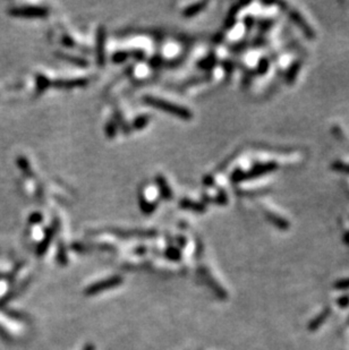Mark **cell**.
I'll use <instances>...</instances> for the list:
<instances>
[{
    "label": "cell",
    "mask_w": 349,
    "mask_h": 350,
    "mask_svg": "<svg viewBox=\"0 0 349 350\" xmlns=\"http://www.w3.org/2000/svg\"><path fill=\"white\" fill-rule=\"evenodd\" d=\"M0 337H2L5 340H10L11 339V337L9 336V333L7 332L5 329L1 328V326H0Z\"/></svg>",
    "instance_id": "10"
},
{
    "label": "cell",
    "mask_w": 349,
    "mask_h": 350,
    "mask_svg": "<svg viewBox=\"0 0 349 350\" xmlns=\"http://www.w3.org/2000/svg\"><path fill=\"white\" fill-rule=\"evenodd\" d=\"M202 6H204V3H197V5H195V6L189 7L188 10L185 13V15H193V14H195L196 11L200 10V8H201V7H202Z\"/></svg>",
    "instance_id": "7"
},
{
    "label": "cell",
    "mask_w": 349,
    "mask_h": 350,
    "mask_svg": "<svg viewBox=\"0 0 349 350\" xmlns=\"http://www.w3.org/2000/svg\"><path fill=\"white\" fill-rule=\"evenodd\" d=\"M52 236H53V230H52V229H49L48 232H46L45 237H44V239L42 240L40 245H39V247H38V250H37V255L42 256V255L44 254L45 251L48 250L50 242H51Z\"/></svg>",
    "instance_id": "4"
},
{
    "label": "cell",
    "mask_w": 349,
    "mask_h": 350,
    "mask_svg": "<svg viewBox=\"0 0 349 350\" xmlns=\"http://www.w3.org/2000/svg\"><path fill=\"white\" fill-rule=\"evenodd\" d=\"M83 350H95V346L92 345V344H87V346H85Z\"/></svg>",
    "instance_id": "11"
},
{
    "label": "cell",
    "mask_w": 349,
    "mask_h": 350,
    "mask_svg": "<svg viewBox=\"0 0 349 350\" xmlns=\"http://www.w3.org/2000/svg\"><path fill=\"white\" fill-rule=\"evenodd\" d=\"M8 13L16 17H44L48 14V10L41 7L23 6V7H13L8 10Z\"/></svg>",
    "instance_id": "3"
},
{
    "label": "cell",
    "mask_w": 349,
    "mask_h": 350,
    "mask_svg": "<svg viewBox=\"0 0 349 350\" xmlns=\"http://www.w3.org/2000/svg\"><path fill=\"white\" fill-rule=\"evenodd\" d=\"M1 309H2V312L7 315V316H8L9 318H11V320L21 321V322L26 321V316H24V315H23L22 313L17 312V310L6 308V307H1Z\"/></svg>",
    "instance_id": "5"
},
{
    "label": "cell",
    "mask_w": 349,
    "mask_h": 350,
    "mask_svg": "<svg viewBox=\"0 0 349 350\" xmlns=\"http://www.w3.org/2000/svg\"><path fill=\"white\" fill-rule=\"evenodd\" d=\"M87 83V80H72V81H65V82H59L57 83L58 87H64V88H73V87H82Z\"/></svg>",
    "instance_id": "6"
},
{
    "label": "cell",
    "mask_w": 349,
    "mask_h": 350,
    "mask_svg": "<svg viewBox=\"0 0 349 350\" xmlns=\"http://www.w3.org/2000/svg\"><path fill=\"white\" fill-rule=\"evenodd\" d=\"M42 221V216L39 215V213H33L32 216L30 217V222L31 223H39Z\"/></svg>",
    "instance_id": "8"
},
{
    "label": "cell",
    "mask_w": 349,
    "mask_h": 350,
    "mask_svg": "<svg viewBox=\"0 0 349 350\" xmlns=\"http://www.w3.org/2000/svg\"><path fill=\"white\" fill-rule=\"evenodd\" d=\"M45 82H48V81H45L44 77H42V76L37 77V84H38V88H40V90H42V88H44L46 85Z\"/></svg>",
    "instance_id": "9"
},
{
    "label": "cell",
    "mask_w": 349,
    "mask_h": 350,
    "mask_svg": "<svg viewBox=\"0 0 349 350\" xmlns=\"http://www.w3.org/2000/svg\"><path fill=\"white\" fill-rule=\"evenodd\" d=\"M122 283H123V278L118 277V275H115V277L108 278L106 280H102V281L93 283V285L87 288L85 294L88 295V296H92V295L103 293V291H106L108 289L117 287L119 285H122Z\"/></svg>",
    "instance_id": "2"
},
{
    "label": "cell",
    "mask_w": 349,
    "mask_h": 350,
    "mask_svg": "<svg viewBox=\"0 0 349 350\" xmlns=\"http://www.w3.org/2000/svg\"><path fill=\"white\" fill-rule=\"evenodd\" d=\"M145 102L149 103L150 106L160 109L162 111L169 112V114L176 115L183 119H191L192 117V114L187 110V109H185L180 106H177V104L167 102L165 100L153 98V96H146Z\"/></svg>",
    "instance_id": "1"
}]
</instances>
